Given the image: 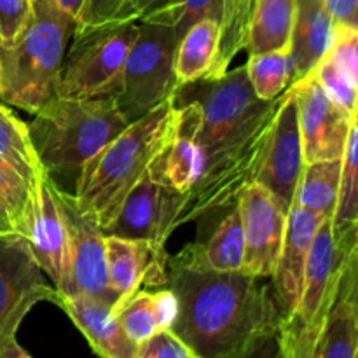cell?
Here are the masks:
<instances>
[{
  "label": "cell",
  "mask_w": 358,
  "mask_h": 358,
  "mask_svg": "<svg viewBox=\"0 0 358 358\" xmlns=\"http://www.w3.org/2000/svg\"><path fill=\"white\" fill-rule=\"evenodd\" d=\"M31 0H0V42H9L30 16Z\"/></svg>",
  "instance_id": "cell-35"
},
{
  "label": "cell",
  "mask_w": 358,
  "mask_h": 358,
  "mask_svg": "<svg viewBox=\"0 0 358 358\" xmlns=\"http://www.w3.org/2000/svg\"><path fill=\"white\" fill-rule=\"evenodd\" d=\"M0 164L16 171L20 177L37 187L44 175L28 126L14 114L9 105L0 101Z\"/></svg>",
  "instance_id": "cell-25"
},
{
  "label": "cell",
  "mask_w": 358,
  "mask_h": 358,
  "mask_svg": "<svg viewBox=\"0 0 358 358\" xmlns=\"http://www.w3.org/2000/svg\"><path fill=\"white\" fill-rule=\"evenodd\" d=\"M175 27L154 14L138 17L136 37L126 56L115 101L128 122H135L175 96L180 87L173 62Z\"/></svg>",
  "instance_id": "cell-6"
},
{
  "label": "cell",
  "mask_w": 358,
  "mask_h": 358,
  "mask_svg": "<svg viewBox=\"0 0 358 358\" xmlns=\"http://www.w3.org/2000/svg\"><path fill=\"white\" fill-rule=\"evenodd\" d=\"M164 287L178 303L170 331L198 358H245L278 334L282 317L266 278L212 271L185 247L168 257Z\"/></svg>",
  "instance_id": "cell-1"
},
{
  "label": "cell",
  "mask_w": 358,
  "mask_h": 358,
  "mask_svg": "<svg viewBox=\"0 0 358 358\" xmlns=\"http://www.w3.org/2000/svg\"><path fill=\"white\" fill-rule=\"evenodd\" d=\"M325 219L313 238L296 310L280 324L276 341L283 358H313L315 346L338 297L343 271L357 254L358 227L332 233Z\"/></svg>",
  "instance_id": "cell-5"
},
{
  "label": "cell",
  "mask_w": 358,
  "mask_h": 358,
  "mask_svg": "<svg viewBox=\"0 0 358 358\" xmlns=\"http://www.w3.org/2000/svg\"><path fill=\"white\" fill-rule=\"evenodd\" d=\"M358 122L350 129L345 154L341 157L338 203L332 215V233L341 234L358 227Z\"/></svg>",
  "instance_id": "cell-28"
},
{
  "label": "cell",
  "mask_w": 358,
  "mask_h": 358,
  "mask_svg": "<svg viewBox=\"0 0 358 358\" xmlns=\"http://www.w3.org/2000/svg\"><path fill=\"white\" fill-rule=\"evenodd\" d=\"M224 0H168L145 14H154L164 21H170L175 27L177 41L199 20L213 17L220 21L222 17ZM143 16V14H142Z\"/></svg>",
  "instance_id": "cell-30"
},
{
  "label": "cell",
  "mask_w": 358,
  "mask_h": 358,
  "mask_svg": "<svg viewBox=\"0 0 358 358\" xmlns=\"http://www.w3.org/2000/svg\"><path fill=\"white\" fill-rule=\"evenodd\" d=\"M128 6H129V0H126V3H124V16L135 17V16H129V14H128Z\"/></svg>",
  "instance_id": "cell-40"
},
{
  "label": "cell",
  "mask_w": 358,
  "mask_h": 358,
  "mask_svg": "<svg viewBox=\"0 0 358 358\" xmlns=\"http://www.w3.org/2000/svg\"><path fill=\"white\" fill-rule=\"evenodd\" d=\"M245 238L241 271L271 278L276 268L290 208L264 185L252 182L236 198Z\"/></svg>",
  "instance_id": "cell-9"
},
{
  "label": "cell",
  "mask_w": 358,
  "mask_h": 358,
  "mask_svg": "<svg viewBox=\"0 0 358 358\" xmlns=\"http://www.w3.org/2000/svg\"><path fill=\"white\" fill-rule=\"evenodd\" d=\"M126 0H86L79 17H77V30L91 28L108 21L124 20Z\"/></svg>",
  "instance_id": "cell-34"
},
{
  "label": "cell",
  "mask_w": 358,
  "mask_h": 358,
  "mask_svg": "<svg viewBox=\"0 0 358 358\" xmlns=\"http://www.w3.org/2000/svg\"><path fill=\"white\" fill-rule=\"evenodd\" d=\"M77 21L56 0H31L20 34L0 42V101L37 114L56 98L66 45Z\"/></svg>",
  "instance_id": "cell-3"
},
{
  "label": "cell",
  "mask_w": 358,
  "mask_h": 358,
  "mask_svg": "<svg viewBox=\"0 0 358 358\" xmlns=\"http://www.w3.org/2000/svg\"><path fill=\"white\" fill-rule=\"evenodd\" d=\"M136 30L138 17H124L79 30L76 28L73 42L63 59L56 96H115Z\"/></svg>",
  "instance_id": "cell-7"
},
{
  "label": "cell",
  "mask_w": 358,
  "mask_h": 358,
  "mask_svg": "<svg viewBox=\"0 0 358 358\" xmlns=\"http://www.w3.org/2000/svg\"><path fill=\"white\" fill-rule=\"evenodd\" d=\"M175 124L173 98L129 122L110 143L79 170L76 199L80 212L107 229L128 192L149 173L154 159L170 140Z\"/></svg>",
  "instance_id": "cell-2"
},
{
  "label": "cell",
  "mask_w": 358,
  "mask_h": 358,
  "mask_svg": "<svg viewBox=\"0 0 358 358\" xmlns=\"http://www.w3.org/2000/svg\"><path fill=\"white\" fill-rule=\"evenodd\" d=\"M173 131L149 173L161 187L182 196L191 191L201 175L203 157L198 142L201 110L194 100L173 96Z\"/></svg>",
  "instance_id": "cell-12"
},
{
  "label": "cell",
  "mask_w": 358,
  "mask_h": 358,
  "mask_svg": "<svg viewBox=\"0 0 358 358\" xmlns=\"http://www.w3.org/2000/svg\"><path fill=\"white\" fill-rule=\"evenodd\" d=\"M334 27L358 28V0H322Z\"/></svg>",
  "instance_id": "cell-36"
},
{
  "label": "cell",
  "mask_w": 358,
  "mask_h": 358,
  "mask_svg": "<svg viewBox=\"0 0 358 358\" xmlns=\"http://www.w3.org/2000/svg\"><path fill=\"white\" fill-rule=\"evenodd\" d=\"M56 2H58V6L62 7L63 10H66L70 16L76 17V21H77V17H79V14H80V10H83L84 2H86V0H56Z\"/></svg>",
  "instance_id": "cell-39"
},
{
  "label": "cell",
  "mask_w": 358,
  "mask_h": 358,
  "mask_svg": "<svg viewBox=\"0 0 358 358\" xmlns=\"http://www.w3.org/2000/svg\"><path fill=\"white\" fill-rule=\"evenodd\" d=\"M220 21L199 20L185 31L175 49V76L180 86L196 80L212 79L219 56Z\"/></svg>",
  "instance_id": "cell-21"
},
{
  "label": "cell",
  "mask_w": 358,
  "mask_h": 358,
  "mask_svg": "<svg viewBox=\"0 0 358 358\" xmlns=\"http://www.w3.org/2000/svg\"><path fill=\"white\" fill-rule=\"evenodd\" d=\"M55 194L62 208L66 236H69L73 294L80 292L96 297L105 303H110L114 308L117 296L108 289L103 229L91 217L80 212L73 194L63 191L56 182Z\"/></svg>",
  "instance_id": "cell-10"
},
{
  "label": "cell",
  "mask_w": 358,
  "mask_h": 358,
  "mask_svg": "<svg viewBox=\"0 0 358 358\" xmlns=\"http://www.w3.org/2000/svg\"><path fill=\"white\" fill-rule=\"evenodd\" d=\"M311 76L317 79L322 90L329 94V98L336 101L339 107L348 110L350 114H357V94H358V83L350 79L346 73H343L327 56L317 63Z\"/></svg>",
  "instance_id": "cell-31"
},
{
  "label": "cell",
  "mask_w": 358,
  "mask_h": 358,
  "mask_svg": "<svg viewBox=\"0 0 358 358\" xmlns=\"http://www.w3.org/2000/svg\"><path fill=\"white\" fill-rule=\"evenodd\" d=\"M358 254L343 271L338 297L315 346L313 358H357L358 348Z\"/></svg>",
  "instance_id": "cell-18"
},
{
  "label": "cell",
  "mask_w": 358,
  "mask_h": 358,
  "mask_svg": "<svg viewBox=\"0 0 358 358\" xmlns=\"http://www.w3.org/2000/svg\"><path fill=\"white\" fill-rule=\"evenodd\" d=\"M334 38V21L322 0H296L290 56L294 62V83L311 73L327 55Z\"/></svg>",
  "instance_id": "cell-20"
},
{
  "label": "cell",
  "mask_w": 358,
  "mask_h": 358,
  "mask_svg": "<svg viewBox=\"0 0 358 358\" xmlns=\"http://www.w3.org/2000/svg\"><path fill=\"white\" fill-rule=\"evenodd\" d=\"M164 201H166V189L161 187L150 177V173H147L128 192L117 217L103 233L133 238V240H150L159 247H166L161 241Z\"/></svg>",
  "instance_id": "cell-19"
},
{
  "label": "cell",
  "mask_w": 358,
  "mask_h": 358,
  "mask_svg": "<svg viewBox=\"0 0 358 358\" xmlns=\"http://www.w3.org/2000/svg\"><path fill=\"white\" fill-rule=\"evenodd\" d=\"M136 358H198L171 331H161L138 346Z\"/></svg>",
  "instance_id": "cell-32"
},
{
  "label": "cell",
  "mask_w": 358,
  "mask_h": 358,
  "mask_svg": "<svg viewBox=\"0 0 358 358\" xmlns=\"http://www.w3.org/2000/svg\"><path fill=\"white\" fill-rule=\"evenodd\" d=\"M58 306L69 315L100 358H136L138 345L122 331L112 313L110 303L76 292L59 296Z\"/></svg>",
  "instance_id": "cell-17"
},
{
  "label": "cell",
  "mask_w": 358,
  "mask_h": 358,
  "mask_svg": "<svg viewBox=\"0 0 358 358\" xmlns=\"http://www.w3.org/2000/svg\"><path fill=\"white\" fill-rule=\"evenodd\" d=\"M303 168L304 159L299 122H297V105L294 90L290 86L283 93L278 110L273 119L271 131L254 182L269 189L290 208Z\"/></svg>",
  "instance_id": "cell-11"
},
{
  "label": "cell",
  "mask_w": 358,
  "mask_h": 358,
  "mask_svg": "<svg viewBox=\"0 0 358 358\" xmlns=\"http://www.w3.org/2000/svg\"><path fill=\"white\" fill-rule=\"evenodd\" d=\"M245 358H283L282 353H280L276 336L266 339L262 345H259L257 348L250 353V355H247Z\"/></svg>",
  "instance_id": "cell-37"
},
{
  "label": "cell",
  "mask_w": 358,
  "mask_h": 358,
  "mask_svg": "<svg viewBox=\"0 0 358 358\" xmlns=\"http://www.w3.org/2000/svg\"><path fill=\"white\" fill-rule=\"evenodd\" d=\"M339 177H341V159L315 161L304 164L292 203L322 219H332L338 203Z\"/></svg>",
  "instance_id": "cell-26"
},
{
  "label": "cell",
  "mask_w": 358,
  "mask_h": 358,
  "mask_svg": "<svg viewBox=\"0 0 358 358\" xmlns=\"http://www.w3.org/2000/svg\"><path fill=\"white\" fill-rule=\"evenodd\" d=\"M27 243L41 271L51 278L58 296L73 294L65 219L55 194V180L48 171L38 180L37 213Z\"/></svg>",
  "instance_id": "cell-14"
},
{
  "label": "cell",
  "mask_w": 358,
  "mask_h": 358,
  "mask_svg": "<svg viewBox=\"0 0 358 358\" xmlns=\"http://www.w3.org/2000/svg\"><path fill=\"white\" fill-rule=\"evenodd\" d=\"M166 248L150 240L105 234L108 289L117 296L112 310L142 289H159L168 282Z\"/></svg>",
  "instance_id": "cell-13"
},
{
  "label": "cell",
  "mask_w": 358,
  "mask_h": 358,
  "mask_svg": "<svg viewBox=\"0 0 358 358\" xmlns=\"http://www.w3.org/2000/svg\"><path fill=\"white\" fill-rule=\"evenodd\" d=\"M296 0H254L248 21V55L290 48Z\"/></svg>",
  "instance_id": "cell-23"
},
{
  "label": "cell",
  "mask_w": 358,
  "mask_h": 358,
  "mask_svg": "<svg viewBox=\"0 0 358 358\" xmlns=\"http://www.w3.org/2000/svg\"><path fill=\"white\" fill-rule=\"evenodd\" d=\"M196 261L212 271L233 273L243 269L245 238L238 205L226 213L212 236L206 241L187 245Z\"/></svg>",
  "instance_id": "cell-24"
},
{
  "label": "cell",
  "mask_w": 358,
  "mask_h": 358,
  "mask_svg": "<svg viewBox=\"0 0 358 358\" xmlns=\"http://www.w3.org/2000/svg\"><path fill=\"white\" fill-rule=\"evenodd\" d=\"M35 213L37 187L0 164V240H30Z\"/></svg>",
  "instance_id": "cell-22"
},
{
  "label": "cell",
  "mask_w": 358,
  "mask_h": 358,
  "mask_svg": "<svg viewBox=\"0 0 358 358\" xmlns=\"http://www.w3.org/2000/svg\"><path fill=\"white\" fill-rule=\"evenodd\" d=\"M304 164L341 159L358 114L339 107L311 73L292 84Z\"/></svg>",
  "instance_id": "cell-8"
},
{
  "label": "cell",
  "mask_w": 358,
  "mask_h": 358,
  "mask_svg": "<svg viewBox=\"0 0 358 358\" xmlns=\"http://www.w3.org/2000/svg\"><path fill=\"white\" fill-rule=\"evenodd\" d=\"M37 304V301H24L21 303L0 327V358H31L30 353L17 343L16 332L28 311Z\"/></svg>",
  "instance_id": "cell-33"
},
{
  "label": "cell",
  "mask_w": 358,
  "mask_h": 358,
  "mask_svg": "<svg viewBox=\"0 0 358 358\" xmlns=\"http://www.w3.org/2000/svg\"><path fill=\"white\" fill-rule=\"evenodd\" d=\"M128 124L115 96H56L27 126L38 161L52 175L79 171Z\"/></svg>",
  "instance_id": "cell-4"
},
{
  "label": "cell",
  "mask_w": 358,
  "mask_h": 358,
  "mask_svg": "<svg viewBox=\"0 0 358 358\" xmlns=\"http://www.w3.org/2000/svg\"><path fill=\"white\" fill-rule=\"evenodd\" d=\"M58 304L55 287L48 285L24 240H0V327L24 301Z\"/></svg>",
  "instance_id": "cell-16"
},
{
  "label": "cell",
  "mask_w": 358,
  "mask_h": 358,
  "mask_svg": "<svg viewBox=\"0 0 358 358\" xmlns=\"http://www.w3.org/2000/svg\"><path fill=\"white\" fill-rule=\"evenodd\" d=\"M112 313L115 315L126 336L138 346L161 332L156 306H154V292L149 290H138L115 310H112Z\"/></svg>",
  "instance_id": "cell-29"
},
{
  "label": "cell",
  "mask_w": 358,
  "mask_h": 358,
  "mask_svg": "<svg viewBox=\"0 0 358 358\" xmlns=\"http://www.w3.org/2000/svg\"><path fill=\"white\" fill-rule=\"evenodd\" d=\"M245 69L259 100H275L294 84V62L290 49L248 56Z\"/></svg>",
  "instance_id": "cell-27"
},
{
  "label": "cell",
  "mask_w": 358,
  "mask_h": 358,
  "mask_svg": "<svg viewBox=\"0 0 358 358\" xmlns=\"http://www.w3.org/2000/svg\"><path fill=\"white\" fill-rule=\"evenodd\" d=\"M164 2H168V0H129L128 14L129 16L140 17L142 14H145L147 10L154 9V7L161 6V3Z\"/></svg>",
  "instance_id": "cell-38"
},
{
  "label": "cell",
  "mask_w": 358,
  "mask_h": 358,
  "mask_svg": "<svg viewBox=\"0 0 358 358\" xmlns=\"http://www.w3.org/2000/svg\"><path fill=\"white\" fill-rule=\"evenodd\" d=\"M324 220L322 217L297 206L296 203L290 206L282 250H280L276 268L271 276L273 297H275L282 322L296 310L301 290H303L311 243Z\"/></svg>",
  "instance_id": "cell-15"
}]
</instances>
